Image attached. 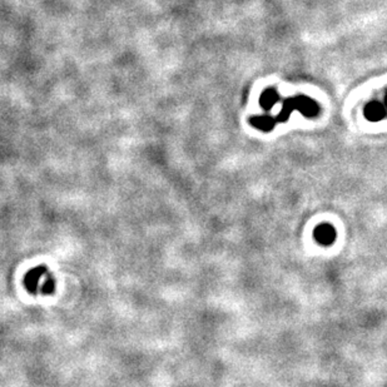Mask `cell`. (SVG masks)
Returning <instances> with one entry per match:
<instances>
[{
	"label": "cell",
	"mask_w": 387,
	"mask_h": 387,
	"mask_svg": "<svg viewBox=\"0 0 387 387\" xmlns=\"http://www.w3.org/2000/svg\"><path fill=\"white\" fill-rule=\"evenodd\" d=\"M24 284L32 295H52L55 290V281L48 268L44 266L33 268L25 274Z\"/></svg>",
	"instance_id": "obj_1"
}]
</instances>
